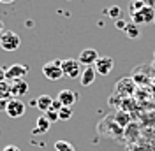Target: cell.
<instances>
[{
	"mask_svg": "<svg viewBox=\"0 0 155 151\" xmlns=\"http://www.w3.org/2000/svg\"><path fill=\"white\" fill-rule=\"evenodd\" d=\"M21 44V39L18 34H14L12 30H5L2 35H0V47L4 51H16Z\"/></svg>",
	"mask_w": 155,
	"mask_h": 151,
	"instance_id": "cell-1",
	"label": "cell"
},
{
	"mask_svg": "<svg viewBox=\"0 0 155 151\" xmlns=\"http://www.w3.org/2000/svg\"><path fill=\"white\" fill-rule=\"evenodd\" d=\"M60 65H62V72L64 76H67L71 79H74V77H79L81 76V65H79V62H78L76 58H64L62 62H60Z\"/></svg>",
	"mask_w": 155,
	"mask_h": 151,
	"instance_id": "cell-2",
	"label": "cell"
},
{
	"mask_svg": "<svg viewBox=\"0 0 155 151\" xmlns=\"http://www.w3.org/2000/svg\"><path fill=\"white\" fill-rule=\"evenodd\" d=\"M42 74L49 81H58L60 77H64L60 62H48V63H44L42 65Z\"/></svg>",
	"mask_w": 155,
	"mask_h": 151,
	"instance_id": "cell-3",
	"label": "cell"
},
{
	"mask_svg": "<svg viewBox=\"0 0 155 151\" xmlns=\"http://www.w3.org/2000/svg\"><path fill=\"white\" fill-rule=\"evenodd\" d=\"M130 19H132L134 25H145V23L155 21V9L153 7H145V9L130 14Z\"/></svg>",
	"mask_w": 155,
	"mask_h": 151,
	"instance_id": "cell-4",
	"label": "cell"
},
{
	"mask_svg": "<svg viewBox=\"0 0 155 151\" xmlns=\"http://www.w3.org/2000/svg\"><path fill=\"white\" fill-rule=\"evenodd\" d=\"M113 67H115V60H113L111 56H99V60L95 62L94 69H95L97 74L109 76L111 72H113Z\"/></svg>",
	"mask_w": 155,
	"mask_h": 151,
	"instance_id": "cell-5",
	"label": "cell"
},
{
	"mask_svg": "<svg viewBox=\"0 0 155 151\" xmlns=\"http://www.w3.org/2000/svg\"><path fill=\"white\" fill-rule=\"evenodd\" d=\"M27 111V107L23 104V100H19V98H11L9 102H7V109H5V114L9 116V118H21L23 114Z\"/></svg>",
	"mask_w": 155,
	"mask_h": 151,
	"instance_id": "cell-6",
	"label": "cell"
},
{
	"mask_svg": "<svg viewBox=\"0 0 155 151\" xmlns=\"http://www.w3.org/2000/svg\"><path fill=\"white\" fill-rule=\"evenodd\" d=\"M97 60H99V53H97V49H94V47L83 49L79 53V58H78L79 65H83V67H94Z\"/></svg>",
	"mask_w": 155,
	"mask_h": 151,
	"instance_id": "cell-7",
	"label": "cell"
},
{
	"mask_svg": "<svg viewBox=\"0 0 155 151\" xmlns=\"http://www.w3.org/2000/svg\"><path fill=\"white\" fill-rule=\"evenodd\" d=\"M28 74V67L21 65V63H14L5 70V79L7 81H16V79H23V76Z\"/></svg>",
	"mask_w": 155,
	"mask_h": 151,
	"instance_id": "cell-8",
	"label": "cell"
},
{
	"mask_svg": "<svg viewBox=\"0 0 155 151\" xmlns=\"http://www.w3.org/2000/svg\"><path fill=\"white\" fill-rule=\"evenodd\" d=\"M115 93L122 95V97H129V95L134 93V81L130 77H125V79H120L115 86Z\"/></svg>",
	"mask_w": 155,
	"mask_h": 151,
	"instance_id": "cell-9",
	"label": "cell"
},
{
	"mask_svg": "<svg viewBox=\"0 0 155 151\" xmlns=\"http://www.w3.org/2000/svg\"><path fill=\"white\" fill-rule=\"evenodd\" d=\"M9 83H11V95H12V98H19V97L28 93V83L25 79H16V81H9Z\"/></svg>",
	"mask_w": 155,
	"mask_h": 151,
	"instance_id": "cell-10",
	"label": "cell"
},
{
	"mask_svg": "<svg viewBox=\"0 0 155 151\" xmlns=\"http://www.w3.org/2000/svg\"><path fill=\"white\" fill-rule=\"evenodd\" d=\"M57 100H60V104L64 105V107H71L72 104H76L78 100H79V95L74 90H62L58 93Z\"/></svg>",
	"mask_w": 155,
	"mask_h": 151,
	"instance_id": "cell-11",
	"label": "cell"
},
{
	"mask_svg": "<svg viewBox=\"0 0 155 151\" xmlns=\"http://www.w3.org/2000/svg\"><path fill=\"white\" fill-rule=\"evenodd\" d=\"M95 69L94 67H85V70L81 72V76H79V83H81V86H90L94 85V81H95Z\"/></svg>",
	"mask_w": 155,
	"mask_h": 151,
	"instance_id": "cell-12",
	"label": "cell"
},
{
	"mask_svg": "<svg viewBox=\"0 0 155 151\" xmlns=\"http://www.w3.org/2000/svg\"><path fill=\"white\" fill-rule=\"evenodd\" d=\"M145 7H153L155 9V0H130V4H129L130 14H134V12H137V11L145 9Z\"/></svg>",
	"mask_w": 155,
	"mask_h": 151,
	"instance_id": "cell-13",
	"label": "cell"
},
{
	"mask_svg": "<svg viewBox=\"0 0 155 151\" xmlns=\"http://www.w3.org/2000/svg\"><path fill=\"white\" fill-rule=\"evenodd\" d=\"M51 127V123L46 116H39L37 121H35V128H34V133H46Z\"/></svg>",
	"mask_w": 155,
	"mask_h": 151,
	"instance_id": "cell-14",
	"label": "cell"
},
{
	"mask_svg": "<svg viewBox=\"0 0 155 151\" xmlns=\"http://www.w3.org/2000/svg\"><path fill=\"white\" fill-rule=\"evenodd\" d=\"M53 100H55V98H51L49 95H41V97H37V107L42 113H48L49 109H51Z\"/></svg>",
	"mask_w": 155,
	"mask_h": 151,
	"instance_id": "cell-15",
	"label": "cell"
},
{
	"mask_svg": "<svg viewBox=\"0 0 155 151\" xmlns=\"http://www.w3.org/2000/svg\"><path fill=\"white\" fill-rule=\"evenodd\" d=\"M11 83L5 81H0V100H11Z\"/></svg>",
	"mask_w": 155,
	"mask_h": 151,
	"instance_id": "cell-16",
	"label": "cell"
},
{
	"mask_svg": "<svg viewBox=\"0 0 155 151\" xmlns=\"http://www.w3.org/2000/svg\"><path fill=\"white\" fill-rule=\"evenodd\" d=\"M113 120H115V123L118 127H125L127 123H129V114H127L125 111H118V113L113 116Z\"/></svg>",
	"mask_w": 155,
	"mask_h": 151,
	"instance_id": "cell-17",
	"label": "cell"
},
{
	"mask_svg": "<svg viewBox=\"0 0 155 151\" xmlns=\"http://www.w3.org/2000/svg\"><path fill=\"white\" fill-rule=\"evenodd\" d=\"M125 35L129 39H136V37H139V28H137V25H134V23H127V27H125Z\"/></svg>",
	"mask_w": 155,
	"mask_h": 151,
	"instance_id": "cell-18",
	"label": "cell"
},
{
	"mask_svg": "<svg viewBox=\"0 0 155 151\" xmlns=\"http://www.w3.org/2000/svg\"><path fill=\"white\" fill-rule=\"evenodd\" d=\"M55 151H76V148L67 141H57L55 142Z\"/></svg>",
	"mask_w": 155,
	"mask_h": 151,
	"instance_id": "cell-19",
	"label": "cell"
},
{
	"mask_svg": "<svg viewBox=\"0 0 155 151\" xmlns=\"http://www.w3.org/2000/svg\"><path fill=\"white\" fill-rule=\"evenodd\" d=\"M58 118H60L62 121H69V120L72 118V109H71V107H62V109L58 111Z\"/></svg>",
	"mask_w": 155,
	"mask_h": 151,
	"instance_id": "cell-20",
	"label": "cell"
},
{
	"mask_svg": "<svg viewBox=\"0 0 155 151\" xmlns=\"http://www.w3.org/2000/svg\"><path fill=\"white\" fill-rule=\"evenodd\" d=\"M120 14H122V7H118V5H111L109 9H107V16L111 19H120Z\"/></svg>",
	"mask_w": 155,
	"mask_h": 151,
	"instance_id": "cell-21",
	"label": "cell"
},
{
	"mask_svg": "<svg viewBox=\"0 0 155 151\" xmlns=\"http://www.w3.org/2000/svg\"><path fill=\"white\" fill-rule=\"evenodd\" d=\"M44 116L49 120V123H55V121H58V120H60V118H58V113H57V111H53V109H49Z\"/></svg>",
	"mask_w": 155,
	"mask_h": 151,
	"instance_id": "cell-22",
	"label": "cell"
},
{
	"mask_svg": "<svg viewBox=\"0 0 155 151\" xmlns=\"http://www.w3.org/2000/svg\"><path fill=\"white\" fill-rule=\"evenodd\" d=\"M115 27H116V28H118V30H125L127 23H125V21H124V19H116V21H115Z\"/></svg>",
	"mask_w": 155,
	"mask_h": 151,
	"instance_id": "cell-23",
	"label": "cell"
},
{
	"mask_svg": "<svg viewBox=\"0 0 155 151\" xmlns=\"http://www.w3.org/2000/svg\"><path fill=\"white\" fill-rule=\"evenodd\" d=\"M62 107H64V105L60 104V100H57V98H55V100H53V104H51V109H53V111H60V109H62Z\"/></svg>",
	"mask_w": 155,
	"mask_h": 151,
	"instance_id": "cell-24",
	"label": "cell"
},
{
	"mask_svg": "<svg viewBox=\"0 0 155 151\" xmlns=\"http://www.w3.org/2000/svg\"><path fill=\"white\" fill-rule=\"evenodd\" d=\"M2 151H21V149H19L18 146H5Z\"/></svg>",
	"mask_w": 155,
	"mask_h": 151,
	"instance_id": "cell-25",
	"label": "cell"
},
{
	"mask_svg": "<svg viewBox=\"0 0 155 151\" xmlns=\"http://www.w3.org/2000/svg\"><path fill=\"white\" fill-rule=\"evenodd\" d=\"M7 102H9V100H0V111L5 113V109H7Z\"/></svg>",
	"mask_w": 155,
	"mask_h": 151,
	"instance_id": "cell-26",
	"label": "cell"
},
{
	"mask_svg": "<svg viewBox=\"0 0 155 151\" xmlns=\"http://www.w3.org/2000/svg\"><path fill=\"white\" fill-rule=\"evenodd\" d=\"M5 70H7V69L0 67V81H5Z\"/></svg>",
	"mask_w": 155,
	"mask_h": 151,
	"instance_id": "cell-27",
	"label": "cell"
},
{
	"mask_svg": "<svg viewBox=\"0 0 155 151\" xmlns=\"http://www.w3.org/2000/svg\"><path fill=\"white\" fill-rule=\"evenodd\" d=\"M2 34H4V21L0 19V35H2Z\"/></svg>",
	"mask_w": 155,
	"mask_h": 151,
	"instance_id": "cell-28",
	"label": "cell"
},
{
	"mask_svg": "<svg viewBox=\"0 0 155 151\" xmlns=\"http://www.w3.org/2000/svg\"><path fill=\"white\" fill-rule=\"evenodd\" d=\"M14 0H0V4H12Z\"/></svg>",
	"mask_w": 155,
	"mask_h": 151,
	"instance_id": "cell-29",
	"label": "cell"
},
{
	"mask_svg": "<svg viewBox=\"0 0 155 151\" xmlns=\"http://www.w3.org/2000/svg\"><path fill=\"white\" fill-rule=\"evenodd\" d=\"M153 23H155V21H153Z\"/></svg>",
	"mask_w": 155,
	"mask_h": 151,
	"instance_id": "cell-30",
	"label": "cell"
}]
</instances>
